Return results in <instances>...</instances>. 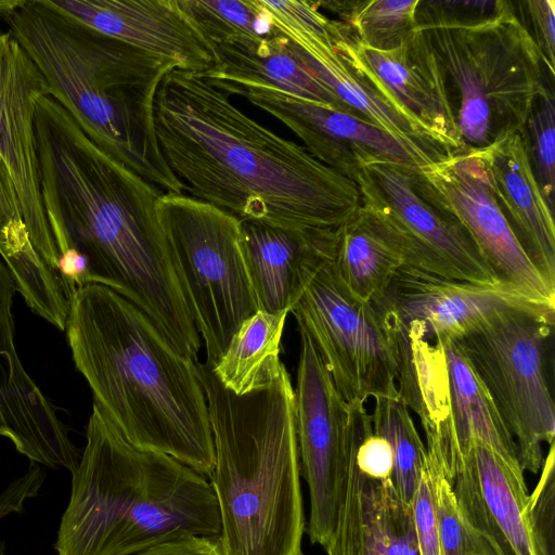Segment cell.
<instances>
[{
    "instance_id": "cell-37",
    "label": "cell",
    "mask_w": 555,
    "mask_h": 555,
    "mask_svg": "<svg viewBox=\"0 0 555 555\" xmlns=\"http://www.w3.org/2000/svg\"><path fill=\"white\" fill-rule=\"evenodd\" d=\"M411 507L420 555H441L434 496V470L428 455Z\"/></svg>"
},
{
    "instance_id": "cell-2",
    "label": "cell",
    "mask_w": 555,
    "mask_h": 555,
    "mask_svg": "<svg viewBox=\"0 0 555 555\" xmlns=\"http://www.w3.org/2000/svg\"><path fill=\"white\" fill-rule=\"evenodd\" d=\"M154 119L184 191L240 220L339 229L361 207L354 181L249 117L198 74L175 68L163 78Z\"/></svg>"
},
{
    "instance_id": "cell-34",
    "label": "cell",
    "mask_w": 555,
    "mask_h": 555,
    "mask_svg": "<svg viewBox=\"0 0 555 555\" xmlns=\"http://www.w3.org/2000/svg\"><path fill=\"white\" fill-rule=\"evenodd\" d=\"M434 470V496L441 555H479L462 520L450 481L438 453L426 448Z\"/></svg>"
},
{
    "instance_id": "cell-7",
    "label": "cell",
    "mask_w": 555,
    "mask_h": 555,
    "mask_svg": "<svg viewBox=\"0 0 555 555\" xmlns=\"http://www.w3.org/2000/svg\"><path fill=\"white\" fill-rule=\"evenodd\" d=\"M421 30L443 69L466 150L524 131L538 98L553 90L541 53L511 1L480 23Z\"/></svg>"
},
{
    "instance_id": "cell-24",
    "label": "cell",
    "mask_w": 555,
    "mask_h": 555,
    "mask_svg": "<svg viewBox=\"0 0 555 555\" xmlns=\"http://www.w3.org/2000/svg\"><path fill=\"white\" fill-rule=\"evenodd\" d=\"M477 151L516 238L538 271L555 286L554 211L538 184L525 130L505 134Z\"/></svg>"
},
{
    "instance_id": "cell-4",
    "label": "cell",
    "mask_w": 555,
    "mask_h": 555,
    "mask_svg": "<svg viewBox=\"0 0 555 555\" xmlns=\"http://www.w3.org/2000/svg\"><path fill=\"white\" fill-rule=\"evenodd\" d=\"M53 96L104 153L164 193L183 194L155 129L154 103L172 62L104 35L53 5L18 0L2 17Z\"/></svg>"
},
{
    "instance_id": "cell-5",
    "label": "cell",
    "mask_w": 555,
    "mask_h": 555,
    "mask_svg": "<svg viewBox=\"0 0 555 555\" xmlns=\"http://www.w3.org/2000/svg\"><path fill=\"white\" fill-rule=\"evenodd\" d=\"M72 476L57 555H129L168 540L220 535L209 479L131 444L95 402Z\"/></svg>"
},
{
    "instance_id": "cell-29",
    "label": "cell",
    "mask_w": 555,
    "mask_h": 555,
    "mask_svg": "<svg viewBox=\"0 0 555 555\" xmlns=\"http://www.w3.org/2000/svg\"><path fill=\"white\" fill-rule=\"evenodd\" d=\"M288 312L257 310L242 323L212 366L220 383L235 395H245L273 380L284 367L280 346Z\"/></svg>"
},
{
    "instance_id": "cell-28",
    "label": "cell",
    "mask_w": 555,
    "mask_h": 555,
    "mask_svg": "<svg viewBox=\"0 0 555 555\" xmlns=\"http://www.w3.org/2000/svg\"><path fill=\"white\" fill-rule=\"evenodd\" d=\"M334 267L353 295L374 301L387 292L405 261L391 231L361 205L338 229Z\"/></svg>"
},
{
    "instance_id": "cell-20",
    "label": "cell",
    "mask_w": 555,
    "mask_h": 555,
    "mask_svg": "<svg viewBox=\"0 0 555 555\" xmlns=\"http://www.w3.org/2000/svg\"><path fill=\"white\" fill-rule=\"evenodd\" d=\"M91 28L202 74L216 63L215 51L194 26L180 0H51Z\"/></svg>"
},
{
    "instance_id": "cell-26",
    "label": "cell",
    "mask_w": 555,
    "mask_h": 555,
    "mask_svg": "<svg viewBox=\"0 0 555 555\" xmlns=\"http://www.w3.org/2000/svg\"><path fill=\"white\" fill-rule=\"evenodd\" d=\"M295 48L306 68L353 114L438 159L449 155L425 129L346 60L335 49L333 39L305 51Z\"/></svg>"
},
{
    "instance_id": "cell-31",
    "label": "cell",
    "mask_w": 555,
    "mask_h": 555,
    "mask_svg": "<svg viewBox=\"0 0 555 555\" xmlns=\"http://www.w3.org/2000/svg\"><path fill=\"white\" fill-rule=\"evenodd\" d=\"M180 3L211 47L282 35L256 0H180Z\"/></svg>"
},
{
    "instance_id": "cell-21",
    "label": "cell",
    "mask_w": 555,
    "mask_h": 555,
    "mask_svg": "<svg viewBox=\"0 0 555 555\" xmlns=\"http://www.w3.org/2000/svg\"><path fill=\"white\" fill-rule=\"evenodd\" d=\"M241 241L258 310L291 312L312 278L334 262L338 229H284L241 220Z\"/></svg>"
},
{
    "instance_id": "cell-30",
    "label": "cell",
    "mask_w": 555,
    "mask_h": 555,
    "mask_svg": "<svg viewBox=\"0 0 555 555\" xmlns=\"http://www.w3.org/2000/svg\"><path fill=\"white\" fill-rule=\"evenodd\" d=\"M374 400L373 433L389 442L393 453V486L400 498L411 504L426 461V446L397 386Z\"/></svg>"
},
{
    "instance_id": "cell-27",
    "label": "cell",
    "mask_w": 555,
    "mask_h": 555,
    "mask_svg": "<svg viewBox=\"0 0 555 555\" xmlns=\"http://www.w3.org/2000/svg\"><path fill=\"white\" fill-rule=\"evenodd\" d=\"M212 49L215 65L198 74L209 81L238 80L275 87L353 114L306 68L295 46L283 35L215 44Z\"/></svg>"
},
{
    "instance_id": "cell-16",
    "label": "cell",
    "mask_w": 555,
    "mask_h": 555,
    "mask_svg": "<svg viewBox=\"0 0 555 555\" xmlns=\"http://www.w3.org/2000/svg\"><path fill=\"white\" fill-rule=\"evenodd\" d=\"M42 95H49V90L41 73L13 35L4 30L0 35V154L14 181L36 251L63 276L40 189L35 121L37 100Z\"/></svg>"
},
{
    "instance_id": "cell-39",
    "label": "cell",
    "mask_w": 555,
    "mask_h": 555,
    "mask_svg": "<svg viewBox=\"0 0 555 555\" xmlns=\"http://www.w3.org/2000/svg\"><path fill=\"white\" fill-rule=\"evenodd\" d=\"M129 555H222L218 539L181 538L168 540Z\"/></svg>"
},
{
    "instance_id": "cell-25",
    "label": "cell",
    "mask_w": 555,
    "mask_h": 555,
    "mask_svg": "<svg viewBox=\"0 0 555 555\" xmlns=\"http://www.w3.org/2000/svg\"><path fill=\"white\" fill-rule=\"evenodd\" d=\"M0 257L28 308L65 330L75 292L40 258L25 224L14 181L0 154Z\"/></svg>"
},
{
    "instance_id": "cell-22",
    "label": "cell",
    "mask_w": 555,
    "mask_h": 555,
    "mask_svg": "<svg viewBox=\"0 0 555 555\" xmlns=\"http://www.w3.org/2000/svg\"><path fill=\"white\" fill-rule=\"evenodd\" d=\"M347 476L327 555H420L411 504L392 479L373 478L356 463V425L351 406Z\"/></svg>"
},
{
    "instance_id": "cell-23",
    "label": "cell",
    "mask_w": 555,
    "mask_h": 555,
    "mask_svg": "<svg viewBox=\"0 0 555 555\" xmlns=\"http://www.w3.org/2000/svg\"><path fill=\"white\" fill-rule=\"evenodd\" d=\"M446 366L448 416L437 437L426 446L437 450L448 477L456 460L474 441L491 449L519 479L525 480L517 448L488 389L455 339L441 337Z\"/></svg>"
},
{
    "instance_id": "cell-13",
    "label": "cell",
    "mask_w": 555,
    "mask_h": 555,
    "mask_svg": "<svg viewBox=\"0 0 555 555\" xmlns=\"http://www.w3.org/2000/svg\"><path fill=\"white\" fill-rule=\"evenodd\" d=\"M414 177L422 195L465 230L502 283L555 305V286L538 271L516 238L477 150L424 165Z\"/></svg>"
},
{
    "instance_id": "cell-9",
    "label": "cell",
    "mask_w": 555,
    "mask_h": 555,
    "mask_svg": "<svg viewBox=\"0 0 555 555\" xmlns=\"http://www.w3.org/2000/svg\"><path fill=\"white\" fill-rule=\"evenodd\" d=\"M554 317L555 308L507 307L455 339L513 437L522 470L532 474L543 465V443L555 437L546 371Z\"/></svg>"
},
{
    "instance_id": "cell-1",
    "label": "cell",
    "mask_w": 555,
    "mask_h": 555,
    "mask_svg": "<svg viewBox=\"0 0 555 555\" xmlns=\"http://www.w3.org/2000/svg\"><path fill=\"white\" fill-rule=\"evenodd\" d=\"M35 125L42 204L68 285L111 288L196 360L199 334L156 211L164 192L98 147L53 96L37 100Z\"/></svg>"
},
{
    "instance_id": "cell-33",
    "label": "cell",
    "mask_w": 555,
    "mask_h": 555,
    "mask_svg": "<svg viewBox=\"0 0 555 555\" xmlns=\"http://www.w3.org/2000/svg\"><path fill=\"white\" fill-rule=\"evenodd\" d=\"M526 141L541 193L554 211L555 204V102L554 91L541 94L525 128Z\"/></svg>"
},
{
    "instance_id": "cell-6",
    "label": "cell",
    "mask_w": 555,
    "mask_h": 555,
    "mask_svg": "<svg viewBox=\"0 0 555 555\" xmlns=\"http://www.w3.org/2000/svg\"><path fill=\"white\" fill-rule=\"evenodd\" d=\"M196 369L212 429L209 481L222 555H302L294 387L285 366L266 386L241 396L220 383L212 365L196 362Z\"/></svg>"
},
{
    "instance_id": "cell-17",
    "label": "cell",
    "mask_w": 555,
    "mask_h": 555,
    "mask_svg": "<svg viewBox=\"0 0 555 555\" xmlns=\"http://www.w3.org/2000/svg\"><path fill=\"white\" fill-rule=\"evenodd\" d=\"M447 478L479 555H537L526 517V481L491 449L474 441Z\"/></svg>"
},
{
    "instance_id": "cell-11",
    "label": "cell",
    "mask_w": 555,
    "mask_h": 555,
    "mask_svg": "<svg viewBox=\"0 0 555 555\" xmlns=\"http://www.w3.org/2000/svg\"><path fill=\"white\" fill-rule=\"evenodd\" d=\"M416 169L372 162L356 181L361 205L395 235L405 267L448 280L502 283L465 230L422 195L415 184Z\"/></svg>"
},
{
    "instance_id": "cell-12",
    "label": "cell",
    "mask_w": 555,
    "mask_h": 555,
    "mask_svg": "<svg viewBox=\"0 0 555 555\" xmlns=\"http://www.w3.org/2000/svg\"><path fill=\"white\" fill-rule=\"evenodd\" d=\"M300 353L294 388V423L310 498L308 534L325 546L334 531L347 476L349 404L337 390L308 334L299 328Z\"/></svg>"
},
{
    "instance_id": "cell-8",
    "label": "cell",
    "mask_w": 555,
    "mask_h": 555,
    "mask_svg": "<svg viewBox=\"0 0 555 555\" xmlns=\"http://www.w3.org/2000/svg\"><path fill=\"white\" fill-rule=\"evenodd\" d=\"M157 217L173 266L215 366L230 339L257 310L241 241V220L190 195L163 193Z\"/></svg>"
},
{
    "instance_id": "cell-18",
    "label": "cell",
    "mask_w": 555,
    "mask_h": 555,
    "mask_svg": "<svg viewBox=\"0 0 555 555\" xmlns=\"http://www.w3.org/2000/svg\"><path fill=\"white\" fill-rule=\"evenodd\" d=\"M374 301L391 323L415 324L429 340L456 339L503 308H555L505 283L448 280L410 267H402L383 297Z\"/></svg>"
},
{
    "instance_id": "cell-35",
    "label": "cell",
    "mask_w": 555,
    "mask_h": 555,
    "mask_svg": "<svg viewBox=\"0 0 555 555\" xmlns=\"http://www.w3.org/2000/svg\"><path fill=\"white\" fill-rule=\"evenodd\" d=\"M554 442L543 461L539 481L529 494L526 517L537 555H554L555 538Z\"/></svg>"
},
{
    "instance_id": "cell-19",
    "label": "cell",
    "mask_w": 555,
    "mask_h": 555,
    "mask_svg": "<svg viewBox=\"0 0 555 555\" xmlns=\"http://www.w3.org/2000/svg\"><path fill=\"white\" fill-rule=\"evenodd\" d=\"M16 285L0 257V416L15 449L30 462L70 473L81 451L68 426L23 366L14 341Z\"/></svg>"
},
{
    "instance_id": "cell-36",
    "label": "cell",
    "mask_w": 555,
    "mask_h": 555,
    "mask_svg": "<svg viewBox=\"0 0 555 555\" xmlns=\"http://www.w3.org/2000/svg\"><path fill=\"white\" fill-rule=\"evenodd\" d=\"M506 4L507 0H420L415 11L416 28L480 23L499 14Z\"/></svg>"
},
{
    "instance_id": "cell-38",
    "label": "cell",
    "mask_w": 555,
    "mask_h": 555,
    "mask_svg": "<svg viewBox=\"0 0 555 555\" xmlns=\"http://www.w3.org/2000/svg\"><path fill=\"white\" fill-rule=\"evenodd\" d=\"M528 17V29L543 59L548 77L554 80L555 69V2L528 0L519 2Z\"/></svg>"
},
{
    "instance_id": "cell-15",
    "label": "cell",
    "mask_w": 555,
    "mask_h": 555,
    "mask_svg": "<svg viewBox=\"0 0 555 555\" xmlns=\"http://www.w3.org/2000/svg\"><path fill=\"white\" fill-rule=\"evenodd\" d=\"M335 49L396 102L449 154L466 151L446 76L427 37L415 29L397 49L362 46L351 26L332 20Z\"/></svg>"
},
{
    "instance_id": "cell-3",
    "label": "cell",
    "mask_w": 555,
    "mask_h": 555,
    "mask_svg": "<svg viewBox=\"0 0 555 555\" xmlns=\"http://www.w3.org/2000/svg\"><path fill=\"white\" fill-rule=\"evenodd\" d=\"M65 331L93 402L120 434L209 479L215 449L196 362L134 304L100 284L77 289Z\"/></svg>"
},
{
    "instance_id": "cell-40",
    "label": "cell",
    "mask_w": 555,
    "mask_h": 555,
    "mask_svg": "<svg viewBox=\"0 0 555 555\" xmlns=\"http://www.w3.org/2000/svg\"><path fill=\"white\" fill-rule=\"evenodd\" d=\"M17 3L18 0H0V35L5 30L2 27V17L9 13Z\"/></svg>"
},
{
    "instance_id": "cell-14",
    "label": "cell",
    "mask_w": 555,
    "mask_h": 555,
    "mask_svg": "<svg viewBox=\"0 0 555 555\" xmlns=\"http://www.w3.org/2000/svg\"><path fill=\"white\" fill-rule=\"evenodd\" d=\"M209 82L276 118L304 142L314 158L354 182L363 166L372 162L420 168L438 160L357 115L331 105L255 82Z\"/></svg>"
},
{
    "instance_id": "cell-10",
    "label": "cell",
    "mask_w": 555,
    "mask_h": 555,
    "mask_svg": "<svg viewBox=\"0 0 555 555\" xmlns=\"http://www.w3.org/2000/svg\"><path fill=\"white\" fill-rule=\"evenodd\" d=\"M291 312L347 403H365L397 386L398 349L386 313L353 295L334 262L312 278Z\"/></svg>"
},
{
    "instance_id": "cell-41",
    "label": "cell",
    "mask_w": 555,
    "mask_h": 555,
    "mask_svg": "<svg viewBox=\"0 0 555 555\" xmlns=\"http://www.w3.org/2000/svg\"><path fill=\"white\" fill-rule=\"evenodd\" d=\"M0 437H5V438L10 439V434H9L7 427L4 426V424L1 420V416H0Z\"/></svg>"
},
{
    "instance_id": "cell-32",
    "label": "cell",
    "mask_w": 555,
    "mask_h": 555,
    "mask_svg": "<svg viewBox=\"0 0 555 555\" xmlns=\"http://www.w3.org/2000/svg\"><path fill=\"white\" fill-rule=\"evenodd\" d=\"M420 0H356L340 21L352 27L360 43L377 51L399 48L416 29Z\"/></svg>"
}]
</instances>
